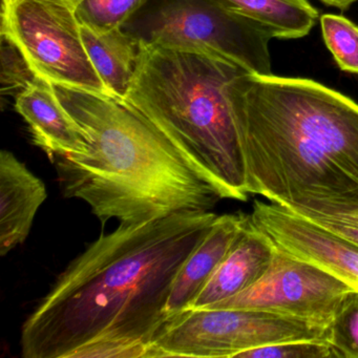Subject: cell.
<instances>
[{
	"label": "cell",
	"mask_w": 358,
	"mask_h": 358,
	"mask_svg": "<svg viewBox=\"0 0 358 358\" xmlns=\"http://www.w3.org/2000/svg\"><path fill=\"white\" fill-rule=\"evenodd\" d=\"M217 215L183 213L101 234L22 328L24 358H146L180 270Z\"/></svg>",
	"instance_id": "cell-1"
},
{
	"label": "cell",
	"mask_w": 358,
	"mask_h": 358,
	"mask_svg": "<svg viewBox=\"0 0 358 358\" xmlns=\"http://www.w3.org/2000/svg\"><path fill=\"white\" fill-rule=\"evenodd\" d=\"M83 129L85 154L54 161L62 194L89 205L102 224L134 225L213 211L221 194L125 100L54 85Z\"/></svg>",
	"instance_id": "cell-2"
},
{
	"label": "cell",
	"mask_w": 358,
	"mask_h": 358,
	"mask_svg": "<svg viewBox=\"0 0 358 358\" xmlns=\"http://www.w3.org/2000/svg\"><path fill=\"white\" fill-rule=\"evenodd\" d=\"M125 101L156 127L223 199L245 202L248 178L229 99L244 71L196 49L139 43Z\"/></svg>",
	"instance_id": "cell-3"
},
{
	"label": "cell",
	"mask_w": 358,
	"mask_h": 358,
	"mask_svg": "<svg viewBox=\"0 0 358 358\" xmlns=\"http://www.w3.org/2000/svg\"><path fill=\"white\" fill-rule=\"evenodd\" d=\"M229 94L251 112L320 146L358 179V104L311 79L238 75Z\"/></svg>",
	"instance_id": "cell-4"
},
{
	"label": "cell",
	"mask_w": 358,
	"mask_h": 358,
	"mask_svg": "<svg viewBox=\"0 0 358 358\" xmlns=\"http://www.w3.org/2000/svg\"><path fill=\"white\" fill-rule=\"evenodd\" d=\"M139 43L196 49L252 75H271V33L211 0H148L122 27Z\"/></svg>",
	"instance_id": "cell-5"
},
{
	"label": "cell",
	"mask_w": 358,
	"mask_h": 358,
	"mask_svg": "<svg viewBox=\"0 0 358 358\" xmlns=\"http://www.w3.org/2000/svg\"><path fill=\"white\" fill-rule=\"evenodd\" d=\"M329 341V326L248 309H189L169 317L146 358L228 357L272 343Z\"/></svg>",
	"instance_id": "cell-6"
},
{
	"label": "cell",
	"mask_w": 358,
	"mask_h": 358,
	"mask_svg": "<svg viewBox=\"0 0 358 358\" xmlns=\"http://www.w3.org/2000/svg\"><path fill=\"white\" fill-rule=\"evenodd\" d=\"M1 36L20 50L39 79L110 95L90 60L69 0H3Z\"/></svg>",
	"instance_id": "cell-7"
},
{
	"label": "cell",
	"mask_w": 358,
	"mask_h": 358,
	"mask_svg": "<svg viewBox=\"0 0 358 358\" xmlns=\"http://www.w3.org/2000/svg\"><path fill=\"white\" fill-rule=\"evenodd\" d=\"M351 286L276 246L265 273L230 299L202 309H248L330 326Z\"/></svg>",
	"instance_id": "cell-8"
},
{
	"label": "cell",
	"mask_w": 358,
	"mask_h": 358,
	"mask_svg": "<svg viewBox=\"0 0 358 358\" xmlns=\"http://www.w3.org/2000/svg\"><path fill=\"white\" fill-rule=\"evenodd\" d=\"M253 225L297 259L309 262L358 291V246L275 203L255 200Z\"/></svg>",
	"instance_id": "cell-9"
},
{
	"label": "cell",
	"mask_w": 358,
	"mask_h": 358,
	"mask_svg": "<svg viewBox=\"0 0 358 358\" xmlns=\"http://www.w3.org/2000/svg\"><path fill=\"white\" fill-rule=\"evenodd\" d=\"M15 110L30 129L33 141L52 162L60 157L85 154L87 138L66 110L54 85L37 78L17 94Z\"/></svg>",
	"instance_id": "cell-10"
},
{
	"label": "cell",
	"mask_w": 358,
	"mask_h": 358,
	"mask_svg": "<svg viewBox=\"0 0 358 358\" xmlns=\"http://www.w3.org/2000/svg\"><path fill=\"white\" fill-rule=\"evenodd\" d=\"M45 184L7 150L0 152V255L28 238L37 211L47 199Z\"/></svg>",
	"instance_id": "cell-11"
},
{
	"label": "cell",
	"mask_w": 358,
	"mask_h": 358,
	"mask_svg": "<svg viewBox=\"0 0 358 358\" xmlns=\"http://www.w3.org/2000/svg\"><path fill=\"white\" fill-rule=\"evenodd\" d=\"M250 215H217L208 234L180 270L167 303V317L190 309L224 257L248 224Z\"/></svg>",
	"instance_id": "cell-12"
},
{
	"label": "cell",
	"mask_w": 358,
	"mask_h": 358,
	"mask_svg": "<svg viewBox=\"0 0 358 358\" xmlns=\"http://www.w3.org/2000/svg\"><path fill=\"white\" fill-rule=\"evenodd\" d=\"M275 249V244L269 236L257 229L249 219L246 227L190 309L209 307L255 284L269 267Z\"/></svg>",
	"instance_id": "cell-13"
},
{
	"label": "cell",
	"mask_w": 358,
	"mask_h": 358,
	"mask_svg": "<svg viewBox=\"0 0 358 358\" xmlns=\"http://www.w3.org/2000/svg\"><path fill=\"white\" fill-rule=\"evenodd\" d=\"M81 36L108 93L125 99L137 70L139 43L122 28L100 31L81 24Z\"/></svg>",
	"instance_id": "cell-14"
},
{
	"label": "cell",
	"mask_w": 358,
	"mask_h": 358,
	"mask_svg": "<svg viewBox=\"0 0 358 358\" xmlns=\"http://www.w3.org/2000/svg\"><path fill=\"white\" fill-rule=\"evenodd\" d=\"M228 11L253 20L273 38L299 39L315 26L318 11L307 0H211Z\"/></svg>",
	"instance_id": "cell-15"
},
{
	"label": "cell",
	"mask_w": 358,
	"mask_h": 358,
	"mask_svg": "<svg viewBox=\"0 0 358 358\" xmlns=\"http://www.w3.org/2000/svg\"><path fill=\"white\" fill-rule=\"evenodd\" d=\"M148 0H69L81 24L96 30L122 28Z\"/></svg>",
	"instance_id": "cell-16"
},
{
	"label": "cell",
	"mask_w": 358,
	"mask_h": 358,
	"mask_svg": "<svg viewBox=\"0 0 358 358\" xmlns=\"http://www.w3.org/2000/svg\"><path fill=\"white\" fill-rule=\"evenodd\" d=\"M320 20L322 38L343 72L358 74V27L341 15L324 14Z\"/></svg>",
	"instance_id": "cell-17"
},
{
	"label": "cell",
	"mask_w": 358,
	"mask_h": 358,
	"mask_svg": "<svg viewBox=\"0 0 358 358\" xmlns=\"http://www.w3.org/2000/svg\"><path fill=\"white\" fill-rule=\"evenodd\" d=\"M329 343L338 357L358 358V291L345 295L329 326Z\"/></svg>",
	"instance_id": "cell-18"
},
{
	"label": "cell",
	"mask_w": 358,
	"mask_h": 358,
	"mask_svg": "<svg viewBox=\"0 0 358 358\" xmlns=\"http://www.w3.org/2000/svg\"><path fill=\"white\" fill-rule=\"evenodd\" d=\"M338 357L329 341L301 339L272 343L238 354L236 358H333Z\"/></svg>",
	"instance_id": "cell-19"
},
{
	"label": "cell",
	"mask_w": 358,
	"mask_h": 358,
	"mask_svg": "<svg viewBox=\"0 0 358 358\" xmlns=\"http://www.w3.org/2000/svg\"><path fill=\"white\" fill-rule=\"evenodd\" d=\"M38 77L29 66L20 50L5 37L1 36V85L3 93L26 89Z\"/></svg>",
	"instance_id": "cell-20"
},
{
	"label": "cell",
	"mask_w": 358,
	"mask_h": 358,
	"mask_svg": "<svg viewBox=\"0 0 358 358\" xmlns=\"http://www.w3.org/2000/svg\"><path fill=\"white\" fill-rule=\"evenodd\" d=\"M320 225L324 226L327 229L335 232L338 236L347 238L350 242L358 246V228L354 226L348 225V224L341 223V222L333 221V220L324 219V217H307Z\"/></svg>",
	"instance_id": "cell-21"
},
{
	"label": "cell",
	"mask_w": 358,
	"mask_h": 358,
	"mask_svg": "<svg viewBox=\"0 0 358 358\" xmlns=\"http://www.w3.org/2000/svg\"><path fill=\"white\" fill-rule=\"evenodd\" d=\"M324 217V219L333 220V221L341 222L348 225L354 226L358 228V210L352 211V213H343V215H336V217H317V215H308L306 217Z\"/></svg>",
	"instance_id": "cell-22"
},
{
	"label": "cell",
	"mask_w": 358,
	"mask_h": 358,
	"mask_svg": "<svg viewBox=\"0 0 358 358\" xmlns=\"http://www.w3.org/2000/svg\"><path fill=\"white\" fill-rule=\"evenodd\" d=\"M320 3H324L329 7L336 8V9L345 11L351 8L354 3H357L358 0H320Z\"/></svg>",
	"instance_id": "cell-23"
}]
</instances>
